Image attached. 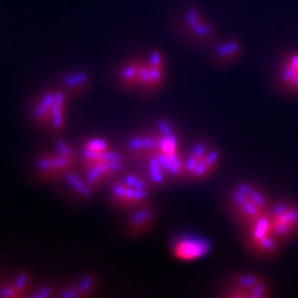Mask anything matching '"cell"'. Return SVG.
<instances>
[{
  "label": "cell",
  "mask_w": 298,
  "mask_h": 298,
  "mask_svg": "<svg viewBox=\"0 0 298 298\" xmlns=\"http://www.w3.org/2000/svg\"><path fill=\"white\" fill-rule=\"evenodd\" d=\"M125 189H126V184L123 180H118L116 182H114L112 186V197L114 201L116 202L118 206H121L123 198H124Z\"/></svg>",
  "instance_id": "obj_25"
},
{
  "label": "cell",
  "mask_w": 298,
  "mask_h": 298,
  "mask_svg": "<svg viewBox=\"0 0 298 298\" xmlns=\"http://www.w3.org/2000/svg\"><path fill=\"white\" fill-rule=\"evenodd\" d=\"M65 179H66L67 184L71 186V188L75 190L78 193H80L82 197L91 198L93 193H94L93 186L87 181V179H86V181H85L79 176V174L71 172V171H69L65 174Z\"/></svg>",
  "instance_id": "obj_21"
},
{
  "label": "cell",
  "mask_w": 298,
  "mask_h": 298,
  "mask_svg": "<svg viewBox=\"0 0 298 298\" xmlns=\"http://www.w3.org/2000/svg\"><path fill=\"white\" fill-rule=\"evenodd\" d=\"M84 149L89 151H95V152H101V151H106L108 150V143L106 142L103 138H93L89 139L86 142L84 146Z\"/></svg>",
  "instance_id": "obj_24"
},
{
  "label": "cell",
  "mask_w": 298,
  "mask_h": 298,
  "mask_svg": "<svg viewBox=\"0 0 298 298\" xmlns=\"http://www.w3.org/2000/svg\"><path fill=\"white\" fill-rule=\"evenodd\" d=\"M268 219L276 236L286 244L298 235V201L286 198L273 200Z\"/></svg>",
  "instance_id": "obj_6"
},
{
  "label": "cell",
  "mask_w": 298,
  "mask_h": 298,
  "mask_svg": "<svg viewBox=\"0 0 298 298\" xmlns=\"http://www.w3.org/2000/svg\"><path fill=\"white\" fill-rule=\"evenodd\" d=\"M127 150L129 156L138 163L146 161L157 151V139L154 131L136 134L127 140Z\"/></svg>",
  "instance_id": "obj_13"
},
{
  "label": "cell",
  "mask_w": 298,
  "mask_h": 298,
  "mask_svg": "<svg viewBox=\"0 0 298 298\" xmlns=\"http://www.w3.org/2000/svg\"><path fill=\"white\" fill-rule=\"evenodd\" d=\"M271 283L252 271H238L230 275L218 296L225 298H266L272 295Z\"/></svg>",
  "instance_id": "obj_5"
},
{
  "label": "cell",
  "mask_w": 298,
  "mask_h": 298,
  "mask_svg": "<svg viewBox=\"0 0 298 298\" xmlns=\"http://www.w3.org/2000/svg\"><path fill=\"white\" fill-rule=\"evenodd\" d=\"M145 165H146V174L145 176L148 179L149 184H150L152 188L159 189L169 184V178L165 171L163 165L160 164V161L157 158L156 154L151 156L145 163Z\"/></svg>",
  "instance_id": "obj_16"
},
{
  "label": "cell",
  "mask_w": 298,
  "mask_h": 298,
  "mask_svg": "<svg viewBox=\"0 0 298 298\" xmlns=\"http://www.w3.org/2000/svg\"><path fill=\"white\" fill-rule=\"evenodd\" d=\"M55 96H57V91L50 89L38 101L35 110H33V115H35L36 121L41 126L51 125V114H52Z\"/></svg>",
  "instance_id": "obj_17"
},
{
  "label": "cell",
  "mask_w": 298,
  "mask_h": 298,
  "mask_svg": "<svg viewBox=\"0 0 298 298\" xmlns=\"http://www.w3.org/2000/svg\"><path fill=\"white\" fill-rule=\"evenodd\" d=\"M60 296L65 297V298H78V297H80V294L76 287H69V288H65L64 291H62V293L60 294Z\"/></svg>",
  "instance_id": "obj_28"
},
{
  "label": "cell",
  "mask_w": 298,
  "mask_h": 298,
  "mask_svg": "<svg viewBox=\"0 0 298 298\" xmlns=\"http://www.w3.org/2000/svg\"><path fill=\"white\" fill-rule=\"evenodd\" d=\"M65 104L66 94L62 91H57V96L51 114V126L54 130L62 131L65 125Z\"/></svg>",
  "instance_id": "obj_19"
},
{
  "label": "cell",
  "mask_w": 298,
  "mask_h": 298,
  "mask_svg": "<svg viewBox=\"0 0 298 298\" xmlns=\"http://www.w3.org/2000/svg\"><path fill=\"white\" fill-rule=\"evenodd\" d=\"M0 297L14 298V297H19V294L16 291V288L12 284L2 285V286H0Z\"/></svg>",
  "instance_id": "obj_27"
},
{
  "label": "cell",
  "mask_w": 298,
  "mask_h": 298,
  "mask_svg": "<svg viewBox=\"0 0 298 298\" xmlns=\"http://www.w3.org/2000/svg\"><path fill=\"white\" fill-rule=\"evenodd\" d=\"M272 202L273 200L263 187L246 180L231 185L223 195L225 211L241 229L266 215Z\"/></svg>",
  "instance_id": "obj_1"
},
{
  "label": "cell",
  "mask_w": 298,
  "mask_h": 298,
  "mask_svg": "<svg viewBox=\"0 0 298 298\" xmlns=\"http://www.w3.org/2000/svg\"><path fill=\"white\" fill-rule=\"evenodd\" d=\"M174 30L182 41L194 48H210L218 40L215 24L197 6H187L174 16Z\"/></svg>",
  "instance_id": "obj_2"
},
{
  "label": "cell",
  "mask_w": 298,
  "mask_h": 298,
  "mask_svg": "<svg viewBox=\"0 0 298 298\" xmlns=\"http://www.w3.org/2000/svg\"><path fill=\"white\" fill-rule=\"evenodd\" d=\"M170 251L178 261L194 262L207 256L212 251V244L206 237L181 234L172 238Z\"/></svg>",
  "instance_id": "obj_8"
},
{
  "label": "cell",
  "mask_w": 298,
  "mask_h": 298,
  "mask_svg": "<svg viewBox=\"0 0 298 298\" xmlns=\"http://www.w3.org/2000/svg\"><path fill=\"white\" fill-rule=\"evenodd\" d=\"M158 216V209L150 202L134 209L127 223V235L139 236L149 231Z\"/></svg>",
  "instance_id": "obj_12"
},
{
  "label": "cell",
  "mask_w": 298,
  "mask_h": 298,
  "mask_svg": "<svg viewBox=\"0 0 298 298\" xmlns=\"http://www.w3.org/2000/svg\"><path fill=\"white\" fill-rule=\"evenodd\" d=\"M125 168V159L109 160L92 165L87 169V181L92 186L100 184L105 179L117 174Z\"/></svg>",
  "instance_id": "obj_15"
},
{
  "label": "cell",
  "mask_w": 298,
  "mask_h": 298,
  "mask_svg": "<svg viewBox=\"0 0 298 298\" xmlns=\"http://www.w3.org/2000/svg\"><path fill=\"white\" fill-rule=\"evenodd\" d=\"M274 80L280 93L298 96V50L288 51L280 58L276 66Z\"/></svg>",
  "instance_id": "obj_9"
},
{
  "label": "cell",
  "mask_w": 298,
  "mask_h": 298,
  "mask_svg": "<svg viewBox=\"0 0 298 298\" xmlns=\"http://www.w3.org/2000/svg\"><path fill=\"white\" fill-rule=\"evenodd\" d=\"M89 81H91V76L86 71H76L64 76L63 84L66 91L71 94H79L88 86Z\"/></svg>",
  "instance_id": "obj_20"
},
{
  "label": "cell",
  "mask_w": 298,
  "mask_h": 298,
  "mask_svg": "<svg viewBox=\"0 0 298 298\" xmlns=\"http://www.w3.org/2000/svg\"><path fill=\"white\" fill-rule=\"evenodd\" d=\"M140 58L127 60V61L119 67L118 76L122 85L128 89H137L138 78H139Z\"/></svg>",
  "instance_id": "obj_18"
},
{
  "label": "cell",
  "mask_w": 298,
  "mask_h": 298,
  "mask_svg": "<svg viewBox=\"0 0 298 298\" xmlns=\"http://www.w3.org/2000/svg\"><path fill=\"white\" fill-rule=\"evenodd\" d=\"M222 152L207 138L194 139L184 154L185 181L200 184L213 176L222 163Z\"/></svg>",
  "instance_id": "obj_3"
},
{
  "label": "cell",
  "mask_w": 298,
  "mask_h": 298,
  "mask_svg": "<svg viewBox=\"0 0 298 298\" xmlns=\"http://www.w3.org/2000/svg\"><path fill=\"white\" fill-rule=\"evenodd\" d=\"M166 78L167 62L160 49H152L140 58L137 91L142 94H152L164 86Z\"/></svg>",
  "instance_id": "obj_7"
},
{
  "label": "cell",
  "mask_w": 298,
  "mask_h": 298,
  "mask_svg": "<svg viewBox=\"0 0 298 298\" xmlns=\"http://www.w3.org/2000/svg\"><path fill=\"white\" fill-rule=\"evenodd\" d=\"M209 60L216 69H224L237 62L244 53V43L236 37L216 40L210 48Z\"/></svg>",
  "instance_id": "obj_10"
},
{
  "label": "cell",
  "mask_w": 298,
  "mask_h": 298,
  "mask_svg": "<svg viewBox=\"0 0 298 298\" xmlns=\"http://www.w3.org/2000/svg\"><path fill=\"white\" fill-rule=\"evenodd\" d=\"M157 139V151L164 155L180 154V134L176 125L168 118L160 117L154 130Z\"/></svg>",
  "instance_id": "obj_11"
},
{
  "label": "cell",
  "mask_w": 298,
  "mask_h": 298,
  "mask_svg": "<svg viewBox=\"0 0 298 298\" xmlns=\"http://www.w3.org/2000/svg\"><path fill=\"white\" fill-rule=\"evenodd\" d=\"M95 283L96 279L94 276L91 274L85 275L84 277L81 279V282L79 283L78 286H76L80 294V297H86L91 295V293L95 287Z\"/></svg>",
  "instance_id": "obj_22"
},
{
  "label": "cell",
  "mask_w": 298,
  "mask_h": 298,
  "mask_svg": "<svg viewBox=\"0 0 298 298\" xmlns=\"http://www.w3.org/2000/svg\"><path fill=\"white\" fill-rule=\"evenodd\" d=\"M52 295V288L49 286H43L39 289V292L32 294L33 297H39V298H45L50 297Z\"/></svg>",
  "instance_id": "obj_29"
},
{
  "label": "cell",
  "mask_w": 298,
  "mask_h": 298,
  "mask_svg": "<svg viewBox=\"0 0 298 298\" xmlns=\"http://www.w3.org/2000/svg\"><path fill=\"white\" fill-rule=\"evenodd\" d=\"M242 242L251 255L262 261L277 257L285 245L272 229L268 213L242 229Z\"/></svg>",
  "instance_id": "obj_4"
},
{
  "label": "cell",
  "mask_w": 298,
  "mask_h": 298,
  "mask_svg": "<svg viewBox=\"0 0 298 298\" xmlns=\"http://www.w3.org/2000/svg\"><path fill=\"white\" fill-rule=\"evenodd\" d=\"M29 283H30V276L27 272H21L18 275L16 276L12 285L16 288V291L18 292L19 296L23 295V293L29 288Z\"/></svg>",
  "instance_id": "obj_23"
},
{
  "label": "cell",
  "mask_w": 298,
  "mask_h": 298,
  "mask_svg": "<svg viewBox=\"0 0 298 298\" xmlns=\"http://www.w3.org/2000/svg\"><path fill=\"white\" fill-rule=\"evenodd\" d=\"M57 150H58V154L75 158L73 149H72L70 145H67L65 142H62V140H59V142L57 143Z\"/></svg>",
  "instance_id": "obj_26"
},
{
  "label": "cell",
  "mask_w": 298,
  "mask_h": 298,
  "mask_svg": "<svg viewBox=\"0 0 298 298\" xmlns=\"http://www.w3.org/2000/svg\"><path fill=\"white\" fill-rule=\"evenodd\" d=\"M74 159L72 157H66L61 154L57 155H44L41 156L37 160L38 172L44 178H59L70 171L73 167Z\"/></svg>",
  "instance_id": "obj_14"
}]
</instances>
